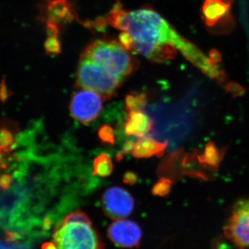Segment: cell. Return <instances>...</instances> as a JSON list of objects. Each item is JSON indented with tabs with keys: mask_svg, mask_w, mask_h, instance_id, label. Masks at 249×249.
<instances>
[{
	"mask_svg": "<svg viewBox=\"0 0 249 249\" xmlns=\"http://www.w3.org/2000/svg\"><path fill=\"white\" fill-rule=\"evenodd\" d=\"M230 4L225 0H206L203 6V14L206 25L214 27L227 16Z\"/></svg>",
	"mask_w": 249,
	"mask_h": 249,
	"instance_id": "obj_12",
	"label": "cell"
},
{
	"mask_svg": "<svg viewBox=\"0 0 249 249\" xmlns=\"http://www.w3.org/2000/svg\"><path fill=\"white\" fill-rule=\"evenodd\" d=\"M15 137L13 132L8 127H0V147L2 151L9 152L14 147Z\"/></svg>",
	"mask_w": 249,
	"mask_h": 249,
	"instance_id": "obj_16",
	"label": "cell"
},
{
	"mask_svg": "<svg viewBox=\"0 0 249 249\" xmlns=\"http://www.w3.org/2000/svg\"><path fill=\"white\" fill-rule=\"evenodd\" d=\"M104 99L91 90L82 89L73 93L70 105L71 115L83 124H89L96 120L103 109Z\"/></svg>",
	"mask_w": 249,
	"mask_h": 249,
	"instance_id": "obj_6",
	"label": "cell"
},
{
	"mask_svg": "<svg viewBox=\"0 0 249 249\" xmlns=\"http://www.w3.org/2000/svg\"><path fill=\"white\" fill-rule=\"evenodd\" d=\"M76 86L101 95L104 101L110 100L122 83L96 62L81 55L76 71Z\"/></svg>",
	"mask_w": 249,
	"mask_h": 249,
	"instance_id": "obj_4",
	"label": "cell"
},
{
	"mask_svg": "<svg viewBox=\"0 0 249 249\" xmlns=\"http://www.w3.org/2000/svg\"><path fill=\"white\" fill-rule=\"evenodd\" d=\"M0 249H21L18 248L16 246L12 245L11 243L7 242H0Z\"/></svg>",
	"mask_w": 249,
	"mask_h": 249,
	"instance_id": "obj_26",
	"label": "cell"
},
{
	"mask_svg": "<svg viewBox=\"0 0 249 249\" xmlns=\"http://www.w3.org/2000/svg\"><path fill=\"white\" fill-rule=\"evenodd\" d=\"M119 42L128 52H135L134 51V40L132 36L126 31H122L119 36Z\"/></svg>",
	"mask_w": 249,
	"mask_h": 249,
	"instance_id": "obj_20",
	"label": "cell"
},
{
	"mask_svg": "<svg viewBox=\"0 0 249 249\" xmlns=\"http://www.w3.org/2000/svg\"><path fill=\"white\" fill-rule=\"evenodd\" d=\"M134 142H132V141H128L124 143V149H123L122 151L120 152L117 156V160H122L123 157L126 154L129 153V152H132V148H133Z\"/></svg>",
	"mask_w": 249,
	"mask_h": 249,
	"instance_id": "obj_25",
	"label": "cell"
},
{
	"mask_svg": "<svg viewBox=\"0 0 249 249\" xmlns=\"http://www.w3.org/2000/svg\"><path fill=\"white\" fill-rule=\"evenodd\" d=\"M108 20L116 29L130 34L135 52L150 61H168L178 52L206 74L213 78H223V73L212 59L178 34L153 10L142 9L128 12L116 4L109 12Z\"/></svg>",
	"mask_w": 249,
	"mask_h": 249,
	"instance_id": "obj_1",
	"label": "cell"
},
{
	"mask_svg": "<svg viewBox=\"0 0 249 249\" xmlns=\"http://www.w3.org/2000/svg\"><path fill=\"white\" fill-rule=\"evenodd\" d=\"M112 160L107 153H101L93 160V175L99 178H107L113 172Z\"/></svg>",
	"mask_w": 249,
	"mask_h": 249,
	"instance_id": "obj_14",
	"label": "cell"
},
{
	"mask_svg": "<svg viewBox=\"0 0 249 249\" xmlns=\"http://www.w3.org/2000/svg\"><path fill=\"white\" fill-rule=\"evenodd\" d=\"M153 124L151 117L142 110L131 111L124 124V132L131 137L142 138L151 132Z\"/></svg>",
	"mask_w": 249,
	"mask_h": 249,
	"instance_id": "obj_10",
	"label": "cell"
},
{
	"mask_svg": "<svg viewBox=\"0 0 249 249\" xmlns=\"http://www.w3.org/2000/svg\"><path fill=\"white\" fill-rule=\"evenodd\" d=\"M45 49L47 53L50 55H57L61 53V45L58 37H48L45 40Z\"/></svg>",
	"mask_w": 249,
	"mask_h": 249,
	"instance_id": "obj_19",
	"label": "cell"
},
{
	"mask_svg": "<svg viewBox=\"0 0 249 249\" xmlns=\"http://www.w3.org/2000/svg\"><path fill=\"white\" fill-rule=\"evenodd\" d=\"M148 103V98L146 93L132 91L126 95L124 98L125 109L127 112L131 111H142L146 107Z\"/></svg>",
	"mask_w": 249,
	"mask_h": 249,
	"instance_id": "obj_15",
	"label": "cell"
},
{
	"mask_svg": "<svg viewBox=\"0 0 249 249\" xmlns=\"http://www.w3.org/2000/svg\"><path fill=\"white\" fill-rule=\"evenodd\" d=\"M98 138L101 142L107 145L115 143V131L109 124H103L98 130Z\"/></svg>",
	"mask_w": 249,
	"mask_h": 249,
	"instance_id": "obj_18",
	"label": "cell"
},
{
	"mask_svg": "<svg viewBox=\"0 0 249 249\" xmlns=\"http://www.w3.org/2000/svg\"><path fill=\"white\" fill-rule=\"evenodd\" d=\"M81 55L96 62L122 81L138 67L137 60L119 41H94L85 49Z\"/></svg>",
	"mask_w": 249,
	"mask_h": 249,
	"instance_id": "obj_3",
	"label": "cell"
},
{
	"mask_svg": "<svg viewBox=\"0 0 249 249\" xmlns=\"http://www.w3.org/2000/svg\"><path fill=\"white\" fill-rule=\"evenodd\" d=\"M53 239L57 249H104L89 218L80 211L70 213L59 223Z\"/></svg>",
	"mask_w": 249,
	"mask_h": 249,
	"instance_id": "obj_2",
	"label": "cell"
},
{
	"mask_svg": "<svg viewBox=\"0 0 249 249\" xmlns=\"http://www.w3.org/2000/svg\"><path fill=\"white\" fill-rule=\"evenodd\" d=\"M46 22L60 24L71 22L73 11L70 0H47L45 7Z\"/></svg>",
	"mask_w": 249,
	"mask_h": 249,
	"instance_id": "obj_9",
	"label": "cell"
},
{
	"mask_svg": "<svg viewBox=\"0 0 249 249\" xmlns=\"http://www.w3.org/2000/svg\"><path fill=\"white\" fill-rule=\"evenodd\" d=\"M223 156L224 152L222 150L218 148L213 142H210L205 146L204 151L199 156V160L203 164L216 168L219 166Z\"/></svg>",
	"mask_w": 249,
	"mask_h": 249,
	"instance_id": "obj_13",
	"label": "cell"
},
{
	"mask_svg": "<svg viewBox=\"0 0 249 249\" xmlns=\"http://www.w3.org/2000/svg\"><path fill=\"white\" fill-rule=\"evenodd\" d=\"M46 31L49 37H58L59 34V26L54 23L46 22Z\"/></svg>",
	"mask_w": 249,
	"mask_h": 249,
	"instance_id": "obj_24",
	"label": "cell"
},
{
	"mask_svg": "<svg viewBox=\"0 0 249 249\" xmlns=\"http://www.w3.org/2000/svg\"><path fill=\"white\" fill-rule=\"evenodd\" d=\"M12 93V91L8 88L6 78L3 77L0 82V102L2 104H5L11 97Z\"/></svg>",
	"mask_w": 249,
	"mask_h": 249,
	"instance_id": "obj_21",
	"label": "cell"
},
{
	"mask_svg": "<svg viewBox=\"0 0 249 249\" xmlns=\"http://www.w3.org/2000/svg\"><path fill=\"white\" fill-rule=\"evenodd\" d=\"M167 146L168 142H159L151 137H144L134 142L132 154L137 159L160 157L164 154Z\"/></svg>",
	"mask_w": 249,
	"mask_h": 249,
	"instance_id": "obj_11",
	"label": "cell"
},
{
	"mask_svg": "<svg viewBox=\"0 0 249 249\" xmlns=\"http://www.w3.org/2000/svg\"><path fill=\"white\" fill-rule=\"evenodd\" d=\"M14 178L11 173H5L0 175V189L3 191L10 189L14 183Z\"/></svg>",
	"mask_w": 249,
	"mask_h": 249,
	"instance_id": "obj_22",
	"label": "cell"
},
{
	"mask_svg": "<svg viewBox=\"0 0 249 249\" xmlns=\"http://www.w3.org/2000/svg\"><path fill=\"white\" fill-rule=\"evenodd\" d=\"M102 207L105 213L113 219L127 217L133 211L134 201L128 191L119 186L108 188L103 193Z\"/></svg>",
	"mask_w": 249,
	"mask_h": 249,
	"instance_id": "obj_7",
	"label": "cell"
},
{
	"mask_svg": "<svg viewBox=\"0 0 249 249\" xmlns=\"http://www.w3.org/2000/svg\"><path fill=\"white\" fill-rule=\"evenodd\" d=\"M224 230L227 238L237 247L249 248V198L234 205Z\"/></svg>",
	"mask_w": 249,
	"mask_h": 249,
	"instance_id": "obj_5",
	"label": "cell"
},
{
	"mask_svg": "<svg viewBox=\"0 0 249 249\" xmlns=\"http://www.w3.org/2000/svg\"><path fill=\"white\" fill-rule=\"evenodd\" d=\"M107 235L113 243L122 248L138 247L142 231L137 223L126 219H118L108 228Z\"/></svg>",
	"mask_w": 249,
	"mask_h": 249,
	"instance_id": "obj_8",
	"label": "cell"
},
{
	"mask_svg": "<svg viewBox=\"0 0 249 249\" xmlns=\"http://www.w3.org/2000/svg\"><path fill=\"white\" fill-rule=\"evenodd\" d=\"M173 181L166 178H160L152 188V194L160 196H165L169 194L171 191Z\"/></svg>",
	"mask_w": 249,
	"mask_h": 249,
	"instance_id": "obj_17",
	"label": "cell"
},
{
	"mask_svg": "<svg viewBox=\"0 0 249 249\" xmlns=\"http://www.w3.org/2000/svg\"><path fill=\"white\" fill-rule=\"evenodd\" d=\"M123 181L126 184L134 185L138 181V176L134 172L127 171L124 174Z\"/></svg>",
	"mask_w": 249,
	"mask_h": 249,
	"instance_id": "obj_23",
	"label": "cell"
},
{
	"mask_svg": "<svg viewBox=\"0 0 249 249\" xmlns=\"http://www.w3.org/2000/svg\"><path fill=\"white\" fill-rule=\"evenodd\" d=\"M42 249H57L56 247H55V244L54 243H49V242H47V243H45V245L42 246Z\"/></svg>",
	"mask_w": 249,
	"mask_h": 249,
	"instance_id": "obj_27",
	"label": "cell"
}]
</instances>
